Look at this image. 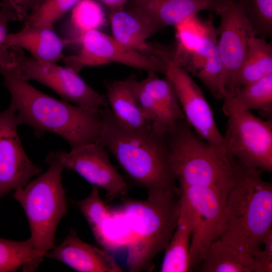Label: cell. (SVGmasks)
<instances>
[{"instance_id": "obj_2", "label": "cell", "mask_w": 272, "mask_h": 272, "mask_svg": "<svg viewBox=\"0 0 272 272\" xmlns=\"http://www.w3.org/2000/svg\"><path fill=\"white\" fill-rule=\"evenodd\" d=\"M0 74L20 124L31 126L37 136L46 132L58 135L69 144L71 150L98 141L102 124L100 112L43 93L22 78L14 66Z\"/></svg>"}, {"instance_id": "obj_29", "label": "cell", "mask_w": 272, "mask_h": 272, "mask_svg": "<svg viewBox=\"0 0 272 272\" xmlns=\"http://www.w3.org/2000/svg\"><path fill=\"white\" fill-rule=\"evenodd\" d=\"M80 0H45L25 21V25L53 26L55 22L73 8Z\"/></svg>"}, {"instance_id": "obj_12", "label": "cell", "mask_w": 272, "mask_h": 272, "mask_svg": "<svg viewBox=\"0 0 272 272\" xmlns=\"http://www.w3.org/2000/svg\"><path fill=\"white\" fill-rule=\"evenodd\" d=\"M50 153L63 169L76 172L92 185L104 189L107 199L123 197L127 193L128 188L124 177L111 163L107 150L99 143L70 152L59 150Z\"/></svg>"}, {"instance_id": "obj_19", "label": "cell", "mask_w": 272, "mask_h": 272, "mask_svg": "<svg viewBox=\"0 0 272 272\" xmlns=\"http://www.w3.org/2000/svg\"><path fill=\"white\" fill-rule=\"evenodd\" d=\"M194 227L192 211L180 195L178 222L170 240L165 249L161 272L191 271L189 250Z\"/></svg>"}, {"instance_id": "obj_20", "label": "cell", "mask_w": 272, "mask_h": 272, "mask_svg": "<svg viewBox=\"0 0 272 272\" xmlns=\"http://www.w3.org/2000/svg\"><path fill=\"white\" fill-rule=\"evenodd\" d=\"M106 99L114 119L121 126L140 128L151 123L142 112L134 93L130 76L105 83Z\"/></svg>"}, {"instance_id": "obj_24", "label": "cell", "mask_w": 272, "mask_h": 272, "mask_svg": "<svg viewBox=\"0 0 272 272\" xmlns=\"http://www.w3.org/2000/svg\"><path fill=\"white\" fill-rule=\"evenodd\" d=\"M43 259L29 238L15 241L0 237V272H13L21 267L25 271H34Z\"/></svg>"}, {"instance_id": "obj_18", "label": "cell", "mask_w": 272, "mask_h": 272, "mask_svg": "<svg viewBox=\"0 0 272 272\" xmlns=\"http://www.w3.org/2000/svg\"><path fill=\"white\" fill-rule=\"evenodd\" d=\"M65 42L55 32L52 26L24 25L22 30L9 33L5 41L8 48L24 49L36 60L56 63L62 59Z\"/></svg>"}, {"instance_id": "obj_16", "label": "cell", "mask_w": 272, "mask_h": 272, "mask_svg": "<svg viewBox=\"0 0 272 272\" xmlns=\"http://www.w3.org/2000/svg\"><path fill=\"white\" fill-rule=\"evenodd\" d=\"M45 257L61 262L79 272H122L123 269L106 249L85 242L75 230Z\"/></svg>"}, {"instance_id": "obj_4", "label": "cell", "mask_w": 272, "mask_h": 272, "mask_svg": "<svg viewBox=\"0 0 272 272\" xmlns=\"http://www.w3.org/2000/svg\"><path fill=\"white\" fill-rule=\"evenodd\" d=\"M166 137L179 185L214 188L228 194L241 163L225 149L197 135L185 119L167 130Z\"/></svg>"}, {"instance_id": "obj_34", "label": "cell", "mask_w": 272, "mask_h": 272, "mask_svg": "<svg viewBox=\"0 0 272 272\" xmlns=\"http://www.w3.org/2000/svg\"><path fill=\"white\" fill-rule=\"evenodd\" d=\"M109 11L120 9L124 7L129 0H100Z\"/></svg>"}, {"instance_id": "obj_14", "label": "cell", "mask_w": 272, "mask_h": 272, "mask_svg": "<svg viewBox=\"0 0 272 272\" xmlns=\"http://www.w3.org/2000/svg\"><path fill=\"white\" fill-rule=\"evenodd\" d=\"M164 75L172 84L185 119L192 129L205 141L225 149L223 135L216 124L211 107L189 74L172 61Z\"/></svg>"}, {"instance_id": "obj_3", "label": "cell", "mask_w": 272, "mask_h": 272, "mask_svg": "<svg viewBox=\"0 0 272 272\" xmlns=\"http://www.w3.org/2000/svg\"><path fill=\"white\" fill-rule=\"evenodd\" d=\"M260 172L242 164L227 195L225 228L219 238L252 260L272 224V185Z\"/></svg>"}, {"instance_id": "obj_23", "label": "cell", "mask_w": 272, "mask_h": 272, "mask_svg": "<svg viewBox=\"0 0 272 272\" xmlns=\"http://www.w3.org/2000/svg\"><path fill=\"white\" fill-rule=\"evenodd\" d=\"M195 268L201 272H253V260L218 239Z\"/></svg>"}, {"instance_id": "obj_5", "label": "cell", "mask_w": 272, "mask_h": 272, "mask_svg": "<svg viewBox=\"0 0 272 272\" xmlns=\"http://www.w3.org/2000/svg\"><path fill=\"white\" fill-rule=\"evenodd\" d=\"M180 189L148 193L144 200H127L121 207L131 239L127 246L126 265L129 271L152 267L153 260L165 250L177 226Z\"/></svg>"}, {"instance_id": "obj_9", "label": "cell", "mask_w": 272, "mask_h": 272, "mask_svg": "<svg viewBox=\"0 0 272 272\" xmlns=\"http://www.w3.org/2000/svg\"><path fill=\"white\" fill-rule=\"evenodd\" d=\"M77 41L81 46L79 52L62 59L65 67L78 74L85 67L119 63L164 75L170 62L143 54L98 29L78 35Z\"/></svg>"}, {"instance_id": "obj_33", "label": "cell", "mask_w": 272, "mask_h": 272, "mask_svg": "<svg viewBox=\"0 0 272 272\" xmlns=\"http://www.w3.org/2000/svg\"><path fill=\"white\" fill-rule=\"evenodd\" d=\"M16 12L19 21H25L45 0H5Z\"/></svg>"}, {"instance_id": "obj_7", "label": "cell", "mask_w": 272, "mask_h": 272, "mask_svg": "<svg viewBox=\"0 0 272 272\" xmlns=\"http://www.w3.org/2000/svg\"><path fill=\"white\" fill-rule=\"evenodd\" d=\"M13 66L27 80H34L52 89L68 102L100 113L108 107L106 96L89 86L76 72L56 63L40 62L19 48H11Z\"/></svg>"}, {"instance_id": "obj_27", "label": "cell", "mask_w": 272, "mask_h": 272, "mask_svg": "<svg viewBox=\"0 0 272 272\" xmlns=\"http://www.w3.org/2000/svg\"><path fill=\"white\" fill-rule=\"evenodd\" d=\"M71 21L78 35L98 29L106 22L105 12L95 0H80L72 9Z\"/></svg>"}, {"instance_id": "obj_17", "label": "cell", "mask_w": 272, "mask_h": 272, "mask_svg": "<svg viewBox=\"0 0 272 272\" xmlns=\"http://www.w3.org/2000/svg\"><path fill=\"white\" fill-rule=\"evenodd\" d=\"M223 0H129L125 7L159 30L202 11L217 13Z\"/></svg>"}, {"instance_id": "obj_32", "label": "cell", "mask_w": 272, "mask_h": 272, "mask_svg": "<svg viewBox=\"0 0 272 272\" xmlns=\"http://www.w3.org/2000/svg\"><path fill=\"white\" fill-rule=\"evenodd\" d=\"M272 271V230L266 234L261 249L253 258V272Z\"/></svg>"}, {"instance_id": "obj_21", "label": "cell", "mask_w": 272, "mask_h": 272, "mask_svg": "<svg viewBox=\"0 0 272 272\" xmlns=\"http://www.w3.org/2000/svg\"><path fill=\"white\" fill-rule=\"evenodd\" d=\"M223 101L222 110L227 116L256 110L269 118L272 113V74L236 88Z\"/></svg>"}, {"instance_id": "obj_1", "label": "cell", "mask_w": 272, "mask_h": 272, "mask_svg": "<svg viewBox=\"0 0 272 272\" xmlns=\"http://www.w3.org/2000/svg\"><path fill=\"white\" fill-rule=\"evenodd\" d=\"M100 114L97 142L110 152L131 181L148 193L179 188L166 130L153 123L137 129L124 127L114 119L109 106Z\"/></svg>"}, {"instance_id": "obj_22", "label": "cell", "mask_w": 272, "mask_h": 272, "mask_svg": "<svg viewBox=\"0 0 272 272\" xmlns=\"http://www.w3.org/2000/svg\"><path fill=\"white\" fill-rule=\"evenodd\" d=\"M271 74V43L255 36L250 41L245 57L236 77L234 90Z\"/></svg>"}, {"instance_id": "obj_11", "label": "cell", "mask_w": 272, "mask_h": 272, "mask_svg": "<svg viewBox=\"0 0 272 272\" xmlns=\"http://www.w3.org/2000/svg\"><path fill=\"white\" fill-rule=\"evenodd\" d=\"M218 51L224 71V86L228 97L234 91L237 74L244 61L254 29L237 0H223L217 13Z\"/></svg>"}, {"instance_id": "obj_8", "label": "cell", "mask_w": 272, "mask_h": 272, "mask_svg": "<svg viewBox=\"0 0 272 272\" xmlns=\"http://www.w3.org/2000/svg\"><path fill=\"white\" fill-rule=\"evenodd\" d=\"M223 135L226 151L244 166L258 170H272V121L250 111L228 116Z\"/></svg>"}, {"instance_id": "obj_26", "label": "cell", "mask_w": 272, "mask_h": 272, "mask_svg": "<svg viewBox=\"0 0 272 272\" xmlns=\"http://www.w3.org/2000/svg\"><path fill=\"white\" fill-rule=\"evenodd\" d=\"M99 189L92 185L91 192L86 197L74 202L86 220L95 240L106 249L108 240L105 225L114 213L101 198Z\"/></svg>"}, {"instance_id": "obj_25", "label": "cell", "mask_w": 272, "mask_h": 272, "mask_svg": "<svg viewBox=\"0 0 272 272\" xmlns=\"http://www.w3.org/2000/svg\"><path fill=\"white\" fill-rule=\"evenodd\" d=\"M140 82L159 105L170 128L180 120L185 119L175 89L166 77L160 78L157 73L150 72Z\"/></svg>"}, {"instance_id": "obj_15", "label": "cell", "mask_w": 272, "mask_h": 272, "mask_svg": "<svg viewBox=\"0 0 272 272\" xmlns=\"http://www.w3.org/2000/svg\"><path fill=\"white\" fill-rule=\"evenodd\" d=\"M112 36L117 41L143 54L165 62L172 61L173 49L149 42L159 30L139 14L124 6L108 13Z\"/></svg>"}, {"instance_id": "obj_31", "label": "cell", "mask_w": 272, "mask_h": 272, "mask_svg": "<svg viewBox=\"0 0 272 272\" xmlns=\"http://www.w3.org/2000/svg\"><path fill=\"white\" fill-rule=\"evenodd\" d=\"M19 21L18 16L12 6L5 0L0 5V71L13 66L11 49L6 47L5 41L9 23Z\"/></svg>"}, {"instance_id": "obj_13", "label": "cell", "mask_w": 272, "mask_h": 272, "mask_svg": "<svg viewBox=\"0 0 272 272\" xmlns=\"http://www.w3.org/2000/svg\"><path fill=\"white\" fill-rule=\"evenodd\" d=\"M19 125L16 110L11 105L0 112V202L42 171L24 150L17 131Z\"/></svg>"}, {"instance_id": "obj_10", "label": "cell", "mask_w": 272, "mask_h": 272, "mask_svg": "<svg viewBox=\"0 0 272 272\" xmlns=\"http://www.w3.org/2000/svg\"><path fill=\"white\" fill-rule=\"evenodd\" d=\"M180 195L187 202L194 217L189 259L191 270L200 262L212 242L225 228L227 195L217 189L179 185Z\"/></svg>"}, {"instance_id": "obj_30", "label": "cell", "mask_w": 272, "mask_h": 272, "mask_svg": "<svg viewBox=\"0 0 272 272\" xmlns=\"http://www.w3.org/2000/svg\"><path fill=\"white\" fill-rule=\"evenodd\" d=\"M131 86L139 106L151 123L165 130L170 128L166 118L154 98L147 92L135 76H130Z\"/></svg>"}, {"instance_id": "obj_6", "label": "cell", "mask_w": 272, "mask_h": 272, "mask_svg": "<svg viewBox=\"0 0 272 272\" xmlns=\"http://www.w3.org/2000/svg\"><path fill=\"white\" fill-rule=\"evenodd\" d=\"M47 170L14 192L27 219L29 238L43 257L55 246L57 227L67 213L66 199L62 182L63 168L49 153L46 158Z\"/></svg>"}, {"instance_id": "obj_28", "label": "cell", "mask_w": 272, "mask_h": 272, "mask_svg": "<svg viewBox=\"0 0 272 272\" xmlns=\"http://www.w3.org/2000/svg\"><path fill=\"white\" fill-rule=\"evenodd\" d=\"M252 25L255 36L272 35V0H237Z\"/></svg>"}]
</instances>
